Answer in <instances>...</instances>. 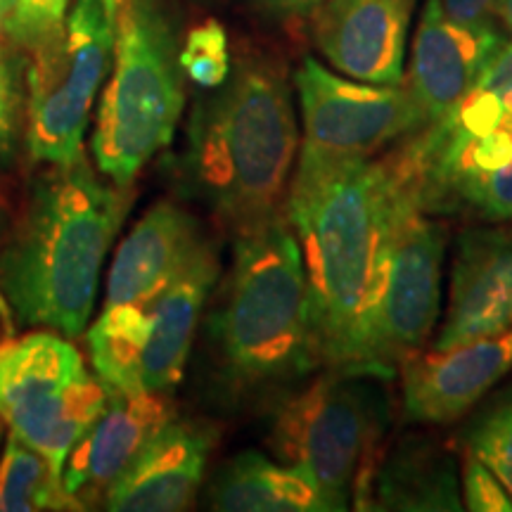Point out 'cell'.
Here are the masks:
<instances>
[{
  "mask_svg": "<svg viewBox=\"0 0 512 512\" xmlns=\"http://www.w3.org/2000/svg\"><path fill=\"white\" fill-rule=\"evenodd\" d=\"M512 370V330L448 351H415L399 366L403 413L420 425H451Z\"/></svg>",
  "mask_w": 512,
  "mask_h": 512,
  "instance_id": "cell-13",
  "label": "cell"
},
{
  "mask_svg": "<svg viewBox=\"0 0 512 512\" xmlns=\"http://www.w3.org/2000/svg\"><path fill=\"white\" fill-rule=\"evenodd\" d=\"M373 510L453 512L463 510L456 458L434 439L408 437L377 467Z\"/></svg>",
  "mask_w": 512,
  "mask_h": 512,
  "instance_id": "cell-20",
  "label": "cell"
},
{
  "mask_svg": "<svg viewBox=\"0 0 512 512\" xmlns=\"http://www.w3.org/2000/svg\"><path fill=\"white\" fill-rule=\"evenodd\" d=\"M131 204V185L100 181L86 157L36 178L0 249V287L24 325L64 337L88 328L102 264Z\"/></svg>",
  "mask_w": 512,
  "mask_h": 512,
  "instance_id": "cell-2",
  "label": "cell"
},
{
  "mask_svg": "<svg viewBox=\"0 0 512 512\" xmlns=\"http://www.w3.org/2000/svg\"><path fill=\"white\" fill-rule=\"evenodd\" d=\"M394 192L387 159L299 147L285 216L302 249L320 368L361 373Z\"/></svg>",
  "mask_w": 512,
  "mask_h": 512,
  "instance_id": "cell-1",
  "label": "cell"
},
{
  "mask_svg": "<svg viewBox=\"0 0 512 512\" xmlns=\"http://www.w3.org/2000/svg\"><path fill=\"white\" fill-rule=\"evenodd\" d=\"M219 271L214 242L204 238L174 278L150 302L140 304L147 311L145 392H174L176 384L183 380L192 339L200 325L204 304L219 280Z\"/></svg>",
  "mask_w": 512,
  "mask_h": 512,
  "instance_id": "cell-18",
  "label": "cell"
},
{
  "mask_svg": "<svg viewBox=\"0 0 512 512\" xmlns=\"http://www.w3.org/2000/svg\"><path fill=\"white\" fill-rule=\"evenodd\" d=\"M178 62H181L183 74L204 88V91H216L228 81L233 64H230L228 36L223 24L216 19L197 24L190 29L188 38L178 50Z\"/></svg>",
  "mask_w": 512,
  "mask_h": 512,
  "instance_id": "cell-25",
  "label": "cell"
},
{
  "mask_svg": "<svg viewBox=\"0 0 512 512\" xmlns=\"http://www.w3.org/2000/svg\"><path fill=\"white\" fill-rule=\"evenodd\" d=\"M382 377L323 368V375L275 406L266 444L309 475L335 510H347L387 422Z\"/></svg>",
  "mask_w": 512,
  "mask_h": 512,
  "instance_id": "cell-7",
  "label": "cell"
},
{
  "mask_svg": "<svg viewBox=\"0 0 512 512\" xmlns=\"http://www.w3.org/2000/svg\"><path fill=\"white\" fill-rule=\"evenodd\" d=\"M209 337L223 380L240 394L283 387L320 368L302 249L285 211L235 233Z\"/></svg>",
  "mask_w": 512,
  "mask_h": 512,
  "instance_id": "cell-4",
  "label": "cell"
},
{
  "mask_svg": "<svg viewBox=\"0 0 512 512\" xmlns=\"http://www.w3.org/2000/svg\"><path fill=\"white\" fill-rule=\"evenodd\" d=\"M387 162L425 214L512 221V114L482 126L448 110Z\"/></svg>",
  "mask_w": 512,
  "mask_h": 512,
  "instance_id": "cell-9",
  "label": "cell"
},
{
  "mask_svg": "<svg viewBox=\"0 0 512 512\" xmlns=\"http://www.w3.org/2000/svg\"><path fill=\"white\" fill-rule=\"evenodd\" d=\"M463 446L494 472L512 498V387L467 422Z\"/></svg>",
  "mask_w": 512,
  "mask_h": 512,
  "instance_id": "cell-24",
  "label": "cell"
},
{
  "mask_svg": "<svg viewBox=\"0 0 512 512\" xmlns=\"http://www.w3.org/2000/svg\"><path fill=\"white\" fill-rule=\"evenodd\" d=\"M22 81L19 62L10 48L0 43V164L15 152L19 119H22Z\"/></svg>",
  "mask_w": 512,
  "mask_h": 512,
  "instance_id": "cell-26",
  "label": "cell"
},
{
  "mask_svg": "<svg viewBox=\"0 0 512 512\" xmlns=\"http://www.w3.org/2000/svg\"><path fill=\"white\" fill-rule=\"evenodd\" d=\"M204 238L207 235L181 204L157 202L145 211L114 254L102 309L150 302Z\"/></svg>",
  "mask_w": 512,
  "mask_h": 512,
  "instance_id": "cell-19",
  "label": "cell"
},
{
  "mask_svg": "<svg viewBox=\"0 0 512 512\" xmlns=\"http://www.w3.org/2000/svg\"><path fill=\"white\" fill-rule=\"evenodd\" d=\"M477 88L494 95L505 110L512 114V41H505L498 48L494 60L484 69V74L479 76Z\"/></svg>",
  "mask_w": 512,
  "mask_h": 512,
  "instance_id": "cell-29",
  "label": "cell"
},
{
  "mask_svg": "<svg viewBox=\"0 0 512 512\" xmlns=\"http://www.w3.org/2000/svg\"><path fill=\"white\" fill-rule=\"evenodd\" d=\"M297 155L290 86L273 64L240 57L190 119L192 185L238 233L285 211Z\"/></svg>",
  "mask_w": 512,
  "mask_h": 512,
  "instance_id": "cell-3",
  "label": "cell"
},
{
  "mask_svg": "<svg viewBox=\"0 0 512 512\" xmlns=\"http://www.w3.org/2000/svg\"><path fill=\"white\" fill-rule=\"evenodd\" d=\"M169 420H174L169 392L107 394L102 413L64 460L67 494L79 503L93 496L105 498L107 489Z\"/></svg>",
  "mask_w": 512,
  "mask_h": 512,
  "instance_id": "cell-16",
  "label": "cell"
},
{
  "mask_svg": "<svg viewBox=\"0 0 512 512\" xmlns=\"http://www.w3.org/2000/svg\"><path fill=\"white\" fill-rule=\"evenodd\" d=\"M12 8H15V0H0V31H8Z\"/></svg>",
  "mask_w": 512,
  "mask_h": 512,
  "instance_id": "cell-34",
  "label": "cell"
},
{
  "mask_svg": "<svg viewBox=\"0 0 512 512\" xmlns=\"http://www.w3.org/2000/svg\"><path fill=\"white\" fill-rule=\"evenodd\" d=\"M505 330H512V228H467L453 245L446 316L432 349H456Z\"/></svg>",
  "mask_w": 512,
  "mask_h": 512,
  "instance_id": "cell-12",
  "label": "cell"
},
{
  "mask_svg": "<svg viewBox=\"0 0 512 512\" xmlns=\"http://www.w3.org/2000/svg\"><path fill=\"white\" fill-rule=\"evenodd\" d=\"M294 88L302 107V143L318 150L373 157L427 126L406 83L356 81L306 57L294 72Z\"/></svg>",
  "mask_w": 512,
  "mask_h": 512,
  "instance_id": "cell-11",
  "label": "cell"
},
{
  "mask_svg": "<svg viewBox=\"0 0 512 512\" xmlns=\"http://www.w3.org/2000/svg\"><path fill=\"white\" fill-rule=\"evenodd\" d=\"M214 432L207 425L169 420L121 472L102 501L112 512H178L200 491Z\"/></svg>",
  "mask_w": 512,
  "mask_h": 512,
  "instance_id": "cell-17",
  "label": "cell"
},
{
  "mask_svg": "<svg viewBox=\"0 0 512 512\" xmlns=\"http://www.w3.org/2000/svg\"><path fill=\"white\" fill-rule=\"evenodd\" d=\"M0 441H3V427H0Z\"/></svg>",
  "mask_w": 512,
  "mask_h": 512,
  "instance_id": "cell-36",
  "label": "cell"
},
{
  "mask_svg": "<svg viewBox=\"0 0 512 512\" xmlns=\"http://www.w3.org/2000/svg\"><path fill=\"white\" fill-rule=\"evenodd\" d=\"M252 3L261 12H266V15L271 17H280V19L297 17V0H252Z\"/></svg>",
  "mask_w": 512,
  "mask_h": 512,
  "instance_id": "cell-32",
  "label": "cell"
},
{
  "mask_svg": "<svg viewBox=\"0 0 512 512\" xmlns=\"http://www.w3.org/2000/svg\"><path fill=\"white\" fill-rule=\"evenodd\" d=\"M72 0H15L8 34L19 46L31 48L38 38L53 31L67 15Z\"/></svg>",
  "mask_w": 512,
  "mask_h": 512,
  "instance_id": "cell-27",
  "label": "cell"
},
{
  "mask_svg": "<svg viewBox=\"0 0 512 512\" xmlns=\"http://www.w3.org/2000/svg\"><path fill=\"white\" fill-rule=\"evenodd\" d=\"M105 403V387L60 332H34L0 354V420L60 472Z\"/></svg>",
  "mask_w": 512,
  "mask_h": 512,
  "instance_id": "cell-10",
  "label": "cell"
},
{
  "mask_svg": "<svg viewBox=\"0 0 512 512\" xmlns=\"http://www.w3.org/2000/svg\"><path fill=\"white\" fill-rule=\"evenodd\" d=\"M3 228H5V209L3 204H0V233H3Z\"/></svg>",
  "mask_w": 512,
  "mask_h": 512,
  "instance_id": "cell-35",
  "label": "cell"
},
{
  "mask_svg": "<svg viewBox=\"0 0 512 512\" xmlns=\"http://www.w3.org/2000/svg\"><path fill=\"white\" fill-rule=\"evenodd\" d=\"M394 178L392 214L361 356V373L382 380L399 373L403 358L420 351L432 337L448 242L444 223L425 214L399 176Z\"/></svg>",
  "mask_w": 512,
  "mask_h": 512,
  "instance_id": "cell-8",
  "label": "cell"
},
{
  "mask_svg": "<svg viewBox=\"0 0 512 512\" xmlns=\"http://www.w3.org/2000/svg\"><path fill=\"white\" fill-rule=\"evenodd\" d=\"M463 503L472 512H508L512 498L494 472L465 451L463 463Z\"/></svg>",
  "mask_w": 512,
  "mask_h": 512,
  "instance_id": "cell-28",
  "label": "cell"
},
{
  "mask_svg": "<svg viewBox=\"0 0 512 512\" xmlns=\"http://www.w3.org/2000/svg\"><path fill=\"white\" fill-rule=\"evenodd\" d=\"M209 503L223 512H332L318 484L297 467L242 451L214 477Z\"/></svg>",
  "mask_w": 512,
  "mask_h": 512,
  "instance_id": "cell-21",
  "label": "cell"
},
{
  "mask_svg": "<svg viewBox=\"0 0 512 512\" xmlns=\"http://www.w3.org/2000/svg\"><path fill=\"white\" fill-rule=\"evenodd\" d=\"M441 5L458 22L482 24L494 22L501 0H441Z\"/></svg>",
  "mask_w": 512,
  "mask_h": 512,
  "instance_id": "cell-30",
  "label": "cell"
},
{
  "mask_svg": "<svg viewBox=\"0 0 512 512\" xmlns=\"http://www.w3.org/2000/svg\"><path fill=\"white\" fill-rule=\"evenodd\" d=\"M67 494L62 472L19 434H5L0 453V512L81 510Z\"/></svg>",
  "mask_w": 512,
  "mask_h": 512,
  "instance_id": "cell-23",
  "label": "cell"
},
{
  "mask_svg": "<svg viewBox=\"0 0 512 512\" xmlns=\"http://www.w3.org/2000/svg\"><path fill=\"white\" fill-rule=\"evenodd\" d=\"M121 0H72L53 31L31 46L24 74V138L46 164H74L100 86L112 72Z\"/></svg>",
  "mask_w": 512,
  "mask_h": 512,
  "instance_id": "cell-6",
  "label": "cell"
},
{
  "mask_svg": "<svg viewBox=\"0 0 512 512\" xmlns=\"http://www.w3.org/2000/svg\"><path fill=\"white\" fill-rule=\"evenodd\" d=\"M147 344L145 306L102 309L88 330L91 363L107 394H133L143 389V356Z\"/></svg>",
  "mask_w": 512,
  "mask_h": 512,
  "instance_id": "cell-22",
  "label": "cell"
},
{
  "mask_svg": "<svg viewBox=\"0 0 512 512\" xmlns=\"http://www.w3.org/2000/svg\"><path fill=\"white\" fill-rule=\"evenodd\" d=\"M503 43L505 36L494 22H458L444 10L441 0H425L406 86L427 126L453 110L477 86Z\"/></svg>",
  "mask_w": 512,
  "mask_h": 512,
  "instance_id": "cell-14",
  "label": "cell"
},
{
  "mask_svg": "<svg viewBox=\"0 0 512 512\" xmlns=\"http://www.w3.org/2000/svg\"><path fill=\"white\" fill-rule=\"evenodd\" d=\"M15 342H17L15 309H12L8 294H5L3 287H0V354L8 351Z\"/></svg>",
  "mask_w": 512,
  "mask_h": 512,
  "instance_id": "cell-31",
  "label": "cell"
},
{
  "mask_svg": "<svg viewBox=\"0 0 512 512\" xmlns=\"http://www.w3.org/2000/svg\"><path fill=\"white\" fill-rule=\"evenodd\" d=\"M418 0H328L313 12V43L335 72L356 81L403 83Z\"/></svg>",
  "mask_w": 512,
  "mask_h": 512,
  "instance_id": "cell-15",
  "label": "cell"
},
{
  "mask_svg": "<svg viewBox=\"0 0 512 512\" xmlns=\"http://www.w3.org/2000/svg\"><path fill=\"white\" fill-rule=\"evenodd\" d=\"M178 50L164 0H121L112 72L93 131L95 164L112 183L131 185L176 136L185 110Z\"/></svg>",
  "mask_w": 512,
  "mask_h": 512,
  "instance_id": "cell-5",
  "label": "cell"
},
{
  "mask_svg": "<svg viewBox=\"0 0 512 512\" xmlns=\"http://www.w3.org/2000/svg\"><path fill=\"white\" fill-rule=\"evenodd\" d=\"M496 22L501 24L505 34L512 36V0H501V5H498V12H496Z\"/></svg>",
  "mask_w": 512,
  "mask_h": 512,
  "instance_id": "cell-33",
  "label": "cell"
}]
</instances>
